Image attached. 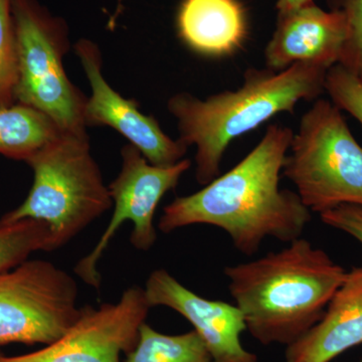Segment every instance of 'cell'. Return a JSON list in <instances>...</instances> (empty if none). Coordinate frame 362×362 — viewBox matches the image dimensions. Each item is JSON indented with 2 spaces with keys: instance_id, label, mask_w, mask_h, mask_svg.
<instances>
[{
  "instance_id": "cell-1",
  "label": "cell",
  "mask_w": 362,
  "mask_h": 362,
  "mask_svg": "<svg viewBox=\"0 0 362 362\" xmlns=\"http://www.w3.org/2000/svg\"><path fill=\"white\" fill-rule=\"evenodd\" d=\"M293 136L287 126H269L261 141L230 170L164 207L159 230L170 233L188 226H216L246 256L257 254L268 238L284 243L301 238L312 213L297 192L280 187Z\"/></svg>"
},
{
  "instance_id": "cell-2",
  "label": "cell",
  "mask_w": 362,
  "mask_h": 362,
  "mask_svg": "<svg viewBox=\"0 0 362 362\" xmlns=\"http://www.w3.org/2000/svg\"><path fill=\"white\" fill-rule=\"evenodd\" d=\"M223 272L250 334L265 346L286 347L320 320L347 275L327 252L302 238Z\"/></svg>"
},
{
  "instance_id": "cell-3",
  "label": "cell",
  "mask_w": 362,
  "mask_h": 362,
  "mask_svg": "<svg viewBox=\"0 0 362 362\" xmlns=\"http://www.w3.org/2000/svg\"><path fill=\"white\" fill-rule=\"evenodd\" d=\"M329 68L298 63L283 71L247 69L244 84L206 100L178 93L168 100L169 113L177 122L180 140L194 145L195 177L206 185L220 175L221 163L233 140L258 128L277 114L294 113L297 104L325 92Z\"/></svg>"
},
{
  "instance_id": "cell-4",
  "label": "cell",
  "mask_w": 362,
  "mask_h": 362,
  "mask_svg": "<svg viewBox=\"0 0 362 362\" xmlns=\"http://www.w3.org/2000/svg\"><path fill=\"white\" fill-rule=\"evenodd\" d=\"M25 163L33 169L32 188L0 223L25 218L44 221L51 235L49 252L65 246L113 204L90 154L89 135L61 133Z\"/></svg>"
},
{
  "instance_id": "cell-5",
  "label": "cell",
  "mask_w": 362,
  "mask_h": 362,
  "mask_svg": "<svg viewBox=\"0 0 362 362\" xmlns=\"http://www.w3.org/2000/svg\"><path fill=\"white\" fill-rule=\"evenodd\" d=\"M288 152L283 175L311 213L362 206V147L332 102L317 100L302 116Z\"/></svg>"
},
{
  "instance_id": "cell-6",
  "label": "cell",
  "mask_w": 362,
  "mask_h": 362,
  "mask_svg": "<svg viewBox=\"0 0 362 362\" xmlns=\"http://www.w3.org/2000/svg\"><path fill=\"white\" fill-rule=\"evenodd\" d=\"M13 16L18 54L16 103L45 114L63 132L88 135V98L64 68L70 49L65 21L37 0H13Z\"/></svg>"
},
{
  "instance_id": "cell-7",
  "label": "cell",
  "mask_w": 362,
  "mask_h": 362,
  "mask_svg": "<svg viewBox=\"0 0 362 362\" xmlns=\"http://www.w3.org/2000/svg\"><path fill=\"white\" fill-rule=\"evenodd\" d=\"M77 299L75 279L51 262L26 259L0 274V345L56 341L80 317Z\"/></svg>"
},
{
  "instance_id": "cell-8",
  "label": "cell",
  "mask_w": 362,
  "mask_h": 362,
  "mask_svg": "<svg viewBox=\"0 0 362 362\" xmlns=\"http://www.w3.org/2000/svg\"><path fill=\"white\" fill-rule=\"evenodd\" d=\"M121 157L120 173L108 185L114 204L110 223L96 247L75 267V273L83 282L96 289L101 285L98 263L117 230L126 221H130L133 223L131 244L139 251H149L157 240L153 223L157 206L169 190L177 187L181 176L192 166L189 159L170 166L154 165L130 143L123 146Z\"/></svg>"
},
{
  "instance_id": "cell-9",
  "label": "cell",
  "mask_w": 362,
  "mask_h": 362,
  "mask_svg": "<svg viewBox=\"0 0 362 362\" xmlns=\"http://www.w3.org/2000/svg\"><path fill=\"white\" fill-rule=\"evenodd\" d=\"M150 308L145 290L134 286L117 303L83 307L70 329L44 349L16 356L0 352V362H121L134 349Z\"/></svg>"
},
{
  "instance_id": "cell-10",
  "label": "cell",
  "mask_w": 362,
  "mask_h": 362,
  "mask_svg": "<svg viewBox=\"0 0 362 362\" xmlns=\"http://www.w3.org/2000/svg\"><path fill=\"white\" fill-rule=\"evenodd\" d=\"M74 49L92 90L86 104L87 128L104 125L113 128L154 165L170 166L185 159L187 145L166 135L153 116L139 111L135 100L126 99L108 84L102 74L103 61L97 44L90 40H78Z\"/></svg>"
},
{
  "instance_id": "cell-11",
  "label": "cell",
  "mask_w": 362,
  "mask_h": 362,
  "mask_svg": "<svg viewBox=\"0 0 362 362\" xmlns=\"http://www.w3.org/2000/svg\"><path fill=\"white\" fill-rule=\"evenodd\" d=\"M144 290L151 308L168 307L194 326L213 362H262L242 344L247 327L237 305L199 296L164 269L150 274Z\"/></svg>"
},
{
  "instance_id": "cell-12",
  "label": "cell",
  "mask_w": 362,
  "mask_h": 362,
  "mask_svg": "<svg viewBox=\"0 0 362 362\" xmlns=\"http://www.w3.org/2000/svg\"><path fill=\"white\" fill-rule=\"evenodd\" d=\"M347 39V25L340 11H326L315 2L284 16L265 49L267 68L283 71L298 63L331 68L339 63Z\"/></svg>"
},
{
  "instance_id": "cell-13",
  "label": "cell",
  "mask_w": 362,
  "mask_h": 362,
  "mask_svg": "<svg viewBox=\"0 0 362 362\" xmlns=\"http://www.w3.org/2000/svg\"><path fill=\"white\" fill-rule=\"evenodd\" d=\"M362 343V266L346 278L320 320L286 347V362H330Z\"/></svg>"
},
{
  "instance_id": "cell-14",
  "label": "cell",
  "mask_w": 362,
  "mask_h": 362,
  "mask_svg": "<svg viewBox=\"0 0 362 362\" xmlns=\"http://www.w3.org/2000/svg\"><path fill=\"white\" fill-rule=\"evenodd\" d=\"M177 30L181 40L197 54L232 56L247 39L246 11L239 0H182Z\"/></svg>"
},
{
  "instance_id": "cell-15",
  "label": "cell",
  "mask_w": 362,
  "mask_h": 362,
  "mask_svg": "<svg viewBox=\"0 0 362 362\" xmlns=\"http://www.w3.org/2000/svg\"><path fill=\"white\" fill-rule=\"evenodd\" d=\"M63 133L49 117L20 103L0 108V154L25 161Z\"/></svg>"
},
{
  "instance_id": "cell-16",
  "label": "cell",
  "mask_w": 362,
  "mask_h": 362,
  "mask_svg": "<svg viewBox=\"0 0 362 362\" xmlns=\"http://www.w3.org/2000/svg\"><path fill=\"white\" fill-rule=\"evenodd\" d=\"M124 362H213V359L194 330L168 335L143 323L135 347L126 354Z\"/></svg>"
},
{
  "instance_id": "cell-17",
  "label": "cell",
  "mask_w": 362,
  "mask_h": 362,
  "mask_svg": "<svg viewBox=\"0 0 362 362\" xmlns=\"http://www.w3.org/2000/svg\"><path fill=\"white\" fill-rule=\"evenodd\" d=\"M49 226L42 221L0 223V274L21 265L33 252H49Z\"/></svg>"
},
{
  "instance_id": "cell-18",
  "label": "cell",
  "mask_w": 362,
  "mask_h": 362,
  "mask_svg": "<svg viewBox=\"0 0 362 362\" xmlns=\"http://www.w3.org/2000/svg\"><path fill=\"white\" fill-rule=\"evenodd\" d=\"M18 80V40L13 0H0V108L16 103Z\"/></svg>"
},
{
  "instance_id": "cell-19",
  "label": "cell",
  "mask_w": 362,
  "mask_h": 362,
  "mask_svg": "<svg viewBox=\"0 0 362 362\" xmlns=\"http://www.w3.org/2000/svg\"><path fill=\"white\" fill-rule=\"evenodd\" d=\"M333 9L340 11L347 25V39L339 65L362 80V0H334Z\"/></svg>"
},
{
  "instance_id": "cell-20",
  "label": "cell",
  "mask_w": 362,
  "mask_h": 362,
  "mask_svg": "<svg viewBox=\"0 0 362 362\" xmlns=\"http://www.w3.org/2000/svg\"><path fill=\"white\" fill-rule=\"evenodd\" d=\"M325 90L331 102L362 125V80L339 64L331 66L325 78Z\"/></svg>"
},
{
  "instance_id": "cell-21",
  "label": "cell",
  "mask_w": 362,
  "mask_h": 362,
  "mask_svg": "<svg viewBox=\"0 0 362 362\" xmlns=\"http://www.w3.org/2000/svg\"><path fill=\"white\" fill-rule=\"evenodd\" d=\"M320 220L331 228L347 233L362 245V206L341 204L320 214Z\"/></svg>"
},
{
  "instance_id": "cell-22",
  "label": "cell",
  "mask_w": 362,
  "mask_h": 362,
  "mask_svg": "<svg viewBox=\"0 0 362 362\" xmlns=\"http://www.w3.org/2000/svg\"><path fill=\"white\" fill-rule=\"evenodd\" d=\"M314 0H277L278 16H284L305 6L313 4Z\"/></svg>"
},
{
  "instance_id": "cell-23",
  "label": "cell",
  "mask_w": 362,
  "mask_h": 362,
  "mask_svg": "<svg viewBox=\"0 0 362 362\" xmlns=\"http://www.w3.org/2000/svg\"><path fill=\"white\" fill-rule=\"evenodd\" d=\"M358 362H362V358L361 359V361H359Z\"/></svg>"
}]
</instances>
